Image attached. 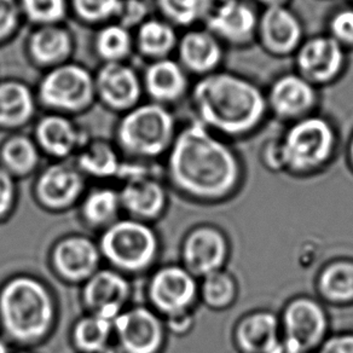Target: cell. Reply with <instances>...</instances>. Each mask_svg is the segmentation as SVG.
<instances>
[{
  "mask_svg": "<svg viewBox=\"0 0 353 353\" xmlns=\"http://www.w3.org/2000/svg\"><path fill=\"white\" fill-rule=\"evenodd\" d=\"M166 173L184 195L219 200L240 184V160L225 142L194 120L176 133L167 154Z\"/></svg>",
  "mask_w": 353,
  "mask_h": 353,
  "instance_id": "obj_1",
  "label": "cell"
},
{
  "mask_svg": "<svg viewBox=\"0 0 353 353\" xmlns=\"http://www.w3.org/2000/svg\"><path fill=\"white\" fill-rule=\"evenodd\" d=\"M196 120L214 134L242 137L255 131L269 112L266 94L253 81L221 72L199 79L192 91Z\"/></svg>",
  "mask_w": 353,
  "mask_h": 353,
  "instance_id": "obj_2",
  "label": "cell"
},
{
  "mask_svg": "<svg viewBox=\"0 0 353 353\" xmlns=\"http://www.w3.org/2000/svg\"><path fill=\"white\" fill-rule=\"evenodd\" d=\"M59 321L54 292L38 276L19 274L0 285V335L30 350L45 343Z\"/></svg>",
  "mask_w": 353,
  "mask_h": 353,
  "instance_id": "obj_3",
  "label": "cell"
},
{
  "mask_svg": "<svg viewBox=\"0 0 353 353\" xmlns=\"http://www.w3.org/2000/svg\"><path fill=\"white\" fill-rule=\"evenodd\" d=\"M176 121L171 109L150 101L120 115L114 143L130 161L154 162L167 155L176 139Z\"/></svg>",
  "mask_w": 353,
  "mask_h": 353,
  "instance_id": "obj_4",
  "label": "cell"
},
{
  "mask_svg": "<svg viewBox=\"0 0 353 353\" xmlns=\"http://www.w3.org/2000/svg\"><path fill=\"white\" fill-rule=\"evenodd\" d=\"M107 266L128 277L145 274L160 254V239L152 224L121 216L97 240Z\"/></svg>",
  "mask_w": 353,
  "mask_h": 353,
  "instance_id": "obj_5",
  "label": "cell"
},
{
  "mask_svg": "<svg viewBox=\"0 0 353 353\" xmlns=\"http://www.w3.org/2000/svg\"><path fill=\"white\" fill-rule=\"evenodd\" d=\"M34 88L39 108L45 113L75 119L97 103L94 72L74 59L44 72Z\"/></svg>",
  "mask_w": 353,
  "mask_h": 353,
  "instance_id": "obj_6",
  "label": "cell"
},
{
  "mask_svg": "<svg viewBox=\"0 0 353 353\" xmlns=\"http://www.w3.org/2000/svg\"><path fill=\"white\" fill-rule=\"evenodd\" d=\"M336 132L327 119L310 115L292 123L281 139L285 168L310 173L325 166L336 148Z\"/></svg>",
  "mask_w": 353,
  "mask_h": 353,
  "instance_id": "obj_7",
  "label": "cell"
},
{
  "mask_svg": "<svg viewBox=\"0 0 353 353\" xmlns=\"http://www.w3.org/2000/svg\"><path fill=\"white\" fill-rule=\"evenodd\" d=\"M152 163L126 160L119 189L125 216L149 224L161 218L168 202L166 187L150 171Z\"/></svg>",
  "mask_w": 353,
  "mask_h": 353,
  "instance_id": "obj_8",
  "label": "cell"
},
{
  "mask_svg": "<svg viewBox=\"0 0 353 353\" xmlns=\"http://www.w3.org/2000/svg\"><path fill=\"white\" fill-rule=\"evenodd\" d=\"M88 192V178L70 161H52L39 170L33 184V196L45 211L63 213L79 206Z\"/></svg>",
  "mask_w": 353,
  "mask_h": 353,
  "instance_id": "obj_9",
  "label": "cell"
},
{
  "mask_svg": "<svg viewBox=\"0 0 353 353\" xmlns=\"http://www.w3.org/2000/svg\"><path fill=\"white\" fill-rule=\"evenodd\" d=\"M199 290L196 277L183 265H165L149 277L147 299L162 319H171L190 312Z\"/></svg>",
  "mask_w": 353,
  "mask_h": 353,
  "instance_id": "obj_10",
  "label": "cell"
},
{
  "mask_svg": "<svg viewBox=\"0 0 353 353\" xmlns=\"http://www.w3.org/2000/svg\"><path fill=\"white\" fill-rule=\"evenodd\" d=\"M114 340L123 353H161L166 323L150 306L130 305L113 321Z\"/></svg>",
  "mask_w": 353,
  "mask_h": 353,
  "instance_id": "obj_11",
  "label": "cell"
},
{
  "mask_svg": "<svg viewBox=\"0 0 353 353\" xmlns=\"http://www.w3.org/2000/svg\"><path fill=\"white\" fill-rule=\"evenodd\" d=\"M50 266L64 283L81 285L102 268L99 242L83 234L59 239L50 252Z\"/></svg>",
  "mask_w": 353,
  "mask_h": 353,
  "instance_id": "obj_12",
  "label": "cell"
},
{
  "mask_svg": "<svg viewBox=\"0 0 353 353\" xmlns=\"http://www.w3.org/2000/svg\"><path fill=\"white\" fill-rule=\"evenodd\" d=\"M96 99L105 110L123 115L142 103V74L128 62L101 64L94 70Z\"/></svg>",
  "mask_w": 353,
  "mask_h": 353,
  "instance_id": "obj_13",
  "label": "cell"
},
{
  "mask_svg": "<svg viewBox=\"0 0 353 353\" xmlns=\"http://www.w3.org/2000/svg\"><path fill=\"white\" fill-rule=\"evenodd\" d=\"M86 314L114 321L130 306L132 283L130 277L112 268H101L90 277L80 292Z\"/></svg>",
  "mask_w": 353,
  "mask_h": 353,
  "instance_id": "obj_14",
  "label": "cell"
},
{
  "mask_svg": "<svg viewBox=\"0 0 353 353\" xmlns=\"http://www.w3.org/2000/svg\"><path fill=\"white\" fill-rule=\"evenodd\" d=\"M346 49L329 35L303 41L295 52L296 72L314 86L333 83L346 67Z\"/></svg>",
  "mask_w": 353,
  "mask_h": 353,
  "instance_id": "obj_15",
  "label": "cell"
},
{
  "mask_svg": "<svg viewBox=\"0 0 353 353\" xmlns=\"http://www.w3.org/2000/svg\"><path fill=\"white\" fill-rule=\"evenodd\" d=\"M32 136L43 157L52 161L74 160L90 139L75 119L54 113L38 117Z\"/></svg>",
  "mask_w": 353,
  "mask_h": 353,
  "instance_id": "obj_16",
  "label": "cell"
},
{
  "mask_svg": "<svg viewBox=\"0 0 353 353\" xmlns=\"http://www.w3.org/2000/svg\"><path fill=\"white\" fill-rule=\"evenodd\" d=\"M283 343L295 353H307L323 341L328 319L323 307L309 298H298L283 314Z\"/></svg>",
  "mask_w": 353,
  "mask_h": 353,
  "instance_id": "obj_17",
  "label": "cell"
},
{
  "mask_svg": "<svg viewBox=\"0 0 353 353\" xmlns=\"http://www.w3.org/2000/svg\"><path fill=\"white\" fill-rule=\"evenodd\" d=\"M77 37L65 23L32 27L25 40V56L34 68L48 72L73 61Z\"/></svg>",
  "mask_w": 353,
  "mask_h": 353,
  "instance_id": "obj_18",
  "label": "cell"
},
{
  "mask_svg": "<svg viewBox=\"0 0 353 353\" xmlns=\"http://www.w3.org/2000/svg\"><path fill=\"white\" fill-rule=\"evenodd\" d=\"M266 102L276 118L293 123L314 115L319 104V92L314 85L299 74H285L271 85Z\"/></svg>",
  "mask_w": 353,
  "mask_h": 353,
  "instance_id": "obj_19",
  "label": "cell"
},
{
  "mask_svg": "<svg viewBox=\"0 0 353 353\" xmlns=\"http://www.w3.org/2000/svg\"><path fill=\"white\" fill-rule=\"evenodd\" d=\"M259 14L245 0H224L213 6L205 21V28L232 46L248 45L256 38Z\"/></svg>",
  "mask_w": 353,
  "mask_h": 353,
  "instance_id": "obj_20",
  "label": "cell"
},
{
  "mask_svg": "<svg viewBox=\"0 0 353 353\" xmlns=\"http://www.w3.org/2000/svg\"><path fill=\"white\" fill-rule=\"evenodd\" d=\"M303 37V23L288 6L269 8L260 14L256 38L268 54L279 57L295 54Z\"/></svg>",
  "mask_w": 353,
  "mask_h": 353,
  "instance_id": "obj_21",
  "label": "cell"
},
{
  "mask_svg": "<svg viewBox=\"0 0 353 353\" xmlns=\"http://www.w3.org/2000/svg\"><path fill=\"white\" fill-rule=\"evenodd\" d=\"M228 243L221 231L210 226L196 228L183 242V266L192 275L206 277L221 271L228 258Z\"/></svg>",
  "mask_w": 353,
  "mask_h": 353,
  "instance_id": "obj_22",
  "label": "cell"
},
{
  "mask_svg": "<svg viewBox=\"0 0 353 353\" xmlns=\"http://www.w3.org/2000/svg\"><path fill=\"white\" fill-rule=\"evenodd\" d=\"M35 88L19 78L0 79V132H22L38 118Z\"/></svg>",
  "mask_w": 353,
  "mask_h": 353,
  "instance_id": "obj_23",
  "label": "cell"
},
{
  "mask_svg": "<svg viewBox=\"0 0 353 353\" xmlns=\"http://www.w3.org/2000/svg\"><path fill=\"white\" fill-rule=\"evenodd\" d=\"M142 74L144 96L152 103L168 107L181 102L190 90L189 74L176 59L147 63Z\"/></svg>",
  "mask_w": 353,
  "mask_h": 353,
  "instance_id": "obj_24",
  "label": "cell"
},
{
  "mask_svg": "<svg viewBox=\"0 0 353 353\" xmlns=\"http://www.w3.org/2000/svg\"><path fill=\"white\" fill-rule=\"evenodd\" d=\"M176 52L184 70L200 78L218 72L224 59L221 40L206 28L189 30L181 35Z\"/></svg>",
  "mask_w": 353,
  "mask_h": 353,
  "instance_id": "obj_25",
  "label": "cell"
},
{
  "mask_svg": "<svg viewBox=\"0 0 353 353\" xmlns=\"http://www.w3.org/2000/svg\"><path fill=\"white\" fill-rule=\"evenodd\" d=\"M73 161L88 179L102 182L119 179L126 159L115 143L103 138H92L81 148Z\"/></svg>",
  "mask_w": 353,
  "mask_h": 353,
  "instance_id": "obj_26",
  "label": "cell"
},
{
  "mask_svg": "<svg viewBox=\"0 0 353 353\" xmlns=\"http://www.w3.org/2000/svg\"><path fill=\"white\" fill-rule=\"evenodd\" d=\"M134 35V54L147 61V63L171 59L176 52L179 35L176 28L162 17H150L137 30Z\"/></svg>",
  "mask_w": 353,
  "mask_h": 353,
  "instance_id": "obj_27",
  "label": "cell"
},
{
  "mask_svg": "<svg viewBox=\"0 0 353 353\" xmlns=\"http://www.w3.org/2000/svg\"><path fill=\"white\" fill-rule=\"evenodd\" d=\"M79 216L88 229L99 232L118 221L123 214L119 189L99 185L85 192L79 203Z\"/></svg>",
  "mask_w": 353,
  "mask_h": 353,
  "instance_id": "obj_28",
  "label": "cell"
},
{
  "mask_svg": "<svg viewBox=\"0 0 353 353\" xmlns=\"http://www.w3.org/2000/svg\"><path fill=\"white\" fill-rule=\"evenodd\" d=\"M43 154L33 136L10 133L0 143V166L15 179H23L39 172Z\"/></svg>",
  "mask_w": 353,
  "mask_h": 353,
  "instance_id": "obj_29",
  "label": "cell"
},
{
  "mask_svg": "<svg viewBox=\"0 0 353 353\" xmlns=\"http://www.w3.org/2000/svg\"><path fill=\"white\" fill-rule=\"evenodd\" d=\"M279 328L275 314L255 312L239 324L236 340L245 353H270L280 343Z\"/></svg>",
  "mask_w": 353,
  "mask_h": 353,
  "instance_id": "obj_30",
  "label": "cell"
},
{
  "mask_svg": "<svg viewBox=\"0 0 353 353\" xmlns=\"http://www.w3.org/2000/svg\"><path fill=\"white\" fill-rule=\"evenodd\" d=\"M92 51L101 64L128 62L134 54V35L118 22H109L94 30Z\"/></svg>",
  "mask_w": 353,
  "mask_h": 353,
  "instance_id": "obj_31",
  "label": "cell"
},
{
  "mask_svg": "<svg viewBox=\"0 0 353 353\" xmlns=\"http://www.w3.org/2000/svg\"><path fill=\"white\" fill-rule=\"evenodd\" d=\"M70 341L78 353H102L114 341L113 321L83 314L72 327Z\"/></svg>",
  "mask_w": 353,
  "mask_h": 353,
  "instance_id": "obj_32",
  "label": "cell"
},
{
  "mask_svg": "<svg viewBox=\"0 0 353 353\" xmlns=\"http://www.w3.org/2000/svg\"><path fill=\"white\" fill-rule=\"evenodd\" d=\"M163 20L174 27L190 28L206 21L213 9V0H154Z\"/></svg>",
  "mask_w": 353,
  "mask_h": 353,
  "instance_id": "obj_33",
  "label": "cell"
},
{
  "mask_svg": "<svg viewBox=\"0 0 353 353\" xmlns=\"http://www.w3.org/2000/svg\"><path fill=\"white\" fill-rule=\"evenodd\" d=\"M319 288L334 303L353 301V263L339 261L327 266L319 276Z\"/></svg>",
  "mask_w": 353,
  "mask_h": 353,
  "instance_id": "obj_34",
  "label": "cell"
},
{
  "mask_svg": "<svg viewBox=\"0 0 353 353\" xmlns=\"http://www.w3.org/2000/svg\"><path fill=\"white\" fill-rule=\"evenodd\" d=\"M121 0H69V15L80 25L92 28L113 22Z\"/></svg>",
  "mask_w": 353,
  "mask_h": 353,
  "instance_id": "obj_35",
  "label": "cell"
},
{
  "mask_svg": "<svg viewBox=\"0 0 353 353\" xmlns=\"http://www.w3.org/2000/svg\"><path fill=\"white\" fill-rule=\"evenodd\" d=\"M23 21L32 27L65 23L69 0H19Z\"/></svg>",
  "mask_w": 353,
  "mask_h": 353,
  "instance_id": "obj_36",
  "label": "cell"
},
{
  "mask_svg": "<svg viewBox=\"0 0 353 353\" xmlns=\"http://www.w3.org/2000/svg\"><path fill=\"white\" fill-rule=\"evenodd\" d=\"M202 299L210 307L224 309L236 298V285L232 277L223 271H216L203 277L200 288Z\"/></svg>",
  "mask_w": 353,
  "mask_h": 353,
  "instance_id": "obj_37",
  "label": "cell"
},
{
  "mask_svg": "<svg viewBox=\"0 0 353 353\" xmlns=\"http://www.w3.org/2000/svg\"><path fill=\"white\" fill-rule=\"evenodd\" d=\"M23 23L19 0H0V48L15 39Z\"/></svg>",
  "mask_w": 353,
  "mask_h": 353,
  "instance_id": "obj_38",
  "label": "cell"
},
{
  "mask_svg": "<svg viewBox=\"0 0 353 353\" xmlns=\"http://www.w3.org/2000/svg\"><path fill=\"white\" fill-rule=\"evenodd\" d=\"M150 14L152 6L148 0H121L115 22L134 32L152 17Z\"/></svg>",
  "mask_w": 353,
  "mask_h": 353,
  "instance_id": "obj_39",
  "label": "cell"
},
{
  "mask_svg": "<svg viewBox=\"0 0 353 353\" xmlns=\"http://www.w3.org/2000/svg\"><path fill=\"white\" fill-rule=\"evenodd\" d=\"M329 37L345 49L353 48V8L336 11L329 21Z\"/></svg>",
  "mask_w": 353,
  "mask_h": 353,
  "instance_id": "obj_40",
  "label": "cell"
},
{
  "mask_svg": "<svg viewBox=\"0 0 353 353\" xmlns=\"http://www.w3.org/2000/svg\"><path fill=\"white\" fill-rule=\"evenodd\" d=\"M17 199V179L0 166V223L8 221L14 213Z\"/></svg>",
  "mask_w": 353,
  "mask_h": 353,
  "instance_id": "obj_41",
  "label": "cell"
},
{
  "mask_svg": "<svg viewBox=\"0 0 353 353\" xmlns=\"http://www.w3.org/2000/svg\"><path fill=\"white\" fill-rule=\"evenodd\" d=\"M319 353H353V334H341L328 339Z\"/></svg>",
  "mask_w": 353,
  "mask_h": 353,
  "instance_id": "obj_42",
  "label": "cell"
},
{
  "mask_svg": "<svg viewBox=\"0 0 353 353\" xmlns=\"http://www.w3.org/2000/svg\"><path fill=\"white\" fill-rule=\"evenodd\" d=\"M263 157H264L266 166L271 168V170L280 171V170L285 168V159H283L281 141L269 143L268 147H266V149L264 150Z\"/></svg>",
  "mask_w": 353,
  "mask_h": 353,
  "instance_id": "obj_43",
  "label": "cell"
},
{
  "mask_svg": "<svg viewBox=\"0 0 353 353\" xmlns=\"http://www.w3.org/2000/svg\"><path fill=\"white\" fill-rule=\"evenodd\" d=\"M167 330H170L176 335H182L189 332V329L192 328V316L190 312L189 314H179L174 316L171 319H165Z\"/></svg>",
  "mask_w": 353,
  "mask_h": 353,
  "instance_id": "obj_44",
  "label": "cell"
},
{
  "mask_svg": "<svg viewBox=\"0 0 353 353\" xmlns=\"http://www.w3.org/2000/svg\"><path fill=\"white\" fill-rule=\"evenodd\" d=\"M261 6H265V9L269 8H280V6H287L290 0H256Z\"/></svg>",
  "mask_w": 353,
  "mask_h": 353,
  "instance_id": "obj_45",
  "label": "cell"
},
{
  "mask_svg": "<svg viewBox=\"0 0 353 353\" xmlns=\"http://www.w3.org/2000/svg\"><path fill=\"white\" fill-rule=\"evenodd\" d=\"M270 353H295L294 351H292L283 341H280L279 345L276 346Z\"/></svg>",
  "mask_w": 353,
  "mask_h": 353,
  "instance_id": "obj_46",
  "label": "cell"
},
{
  "mask_svg": "<svg viewBox=\"0 0 353 353\" xmlns=\"http://www.w3.org/2000/svg\"><path fill=\"white\" fill-rule=\"evenodd\" d=\"M102 353H123V350L120 348V346H119L118 343H117V341L114 340L113 343H110L108 347L105 348L103 352Z\"/></svg>",
  "mask_w": 353,
  "mask_h": 353,
  "instance_id": "obj_47",
  "label": "cell"
},
{
  "mask_svg": "<svg viewBox=\"0 0 353 353\" xmlns=\"http://www.w3.org/2000/svg\"><path fill=\"white\" fill-rule=\"evenodd\" d=\"M0 353H11L10 343L0 335Z\"/></svg>",
  "mask_w": 353,
  "mask_h": 353,
  "instance_id": "obj_48",
  "label": "cell"
},
{
  "mask_svg": "<svg viewBox=\"0 0 353 353\" xmlns=\"http://www.w3.org/2000/svg\"><path fill=\"white\" fill-rule=\"evenodd\" d=\"M350 159H351V162H352L353 165V138L352 141H351V144H350Z\"/></svg>",
  "mask_w": 353,
  "mask_h": 353,
  "instance_id": "obj_49",
  "label": "cell"
},
{
  "mask_svg": "<svg viewBox=\"0 0 353 353\" xmlns=\"http://www.w3.org/2000/svg\"><path fill=\"white\" fill-rule=\"evenodd\" d=\"M15 353H34L33 351H30L28 348H20L17 352Z\"/></svg>",
  "mask_w": 353,
  "mask_h": 353,
  "instance_id": "obj_50",
  "label": "cell"
}]
</instances>
